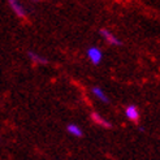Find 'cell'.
I'll return each mask as SVG.
<instances>
[{"label": "cell", "instance_id": "2", "mask_svg": "<svg viewBox=\"0 0 160 160\" xmlns=\"http://www.w3.org/2000/svg\"><path fill=\"white\" fill-rule=\"evenodd\" d=\"M100 34L103 35V38H104L109 44H113V46H120V44H121V41H120V39H117V37L113 35V34H112L111 31L107 30V29H100Z\"/></svg>", "mask_w": 160, "mask_h": 160}, {"label": "cell", "instance_id": "1", "mask_svg": "<svg viewBox=\"0 0 160 160\" xmlns=\"http://www.w3.org/2000/svg\"><path fill=\"white\" fill-rule=\"evenodd\" d=\"M87 58L90 59V61L94 64V65H98V64H100L102 59H103V53L99 48H97V47H91V48L87 50Z\"/></svg>", "mask_w": 160, "mask_h": 160}, {"label": "cell", "instance_id": "8", "mask_svg": "<svg viewBox=\"0 0 160 160\" xmlns=\"http://www.w3.org/2000/svg\"><path fill=\"white\" fill-rule=\"evenodd\" d=\"M92 94L95 95V97H97L98 99H100L102 102H108V98H107V95L104 94V92H103V90L100 89V87H94V89H92Z\"/></svg>", "mask_w": 160, "mask_h": 160}, {"label": "cell", "instance_id": "4", "mask_svg": "<svg viewBox=\"0 0 160 160\" xmlns=\"http://www.w3.org/2000/svg\"><path fill=\"white\" fill-rule=\"evenodd\" d=\"M125 115H126L128 118L130 120V121L137 122L138 118H139V111L135 106H129V107H126V109H125Z\"/></svg>", "mask_w": 160, "mask_h": 160}, {"label": "cell", "instance_id": "6", "mask_svg": "<svg viewBox=\"0 0 160 160\" xmlns=\"http://www.w3.org/2000/svg\"><path fill=\"white\" fill-rule=\"evenodd\" d=\"M68 132L72 134V135H74V137H78V138H81L82 135H83V132H82V129L79 128L78 125H76V124H70V125H68Z\"/></svg>", "mask_w": 160, "mask_h": 160}, {"label": "cell", "instance_id": "5", "mask_svg": "<svg viewBox=\"0 0 160 160\" xmlns=\"http://www.w3.org/2000/svg\"><path fill=\"white\" fill-rule=\"evenodd\" d=\"M91 118H92V121L95 124H98V125H100L103 128H107V129H111V128H112V124L109 121H107V120L103 117V116H100L99 113H97V112L91 113Z\"/></svg>", "mask_w": 160, "mask_h": 160}, {"label": "cell", "instance_id": "3", "mask_svg": "<svg viewBox=\"0 0 160 160\" xmlns=\"http://www.w3.org/2000/svg\"><path fill=\"white\" fill-rule=\"evenodd\" d=\"M9 5H11V8L13 9V12L18 16L20 18H22V20H26V11H25V8L22 7V4H20V3H17V2H9Z\"/></svg>", "mask_w": 160, "mask_h": 160}, {"label": "cell", "instance_id": "7", "mask_svg": "<svg viewBox=\"0 0 160 160\" xmlns=\"http://www.w3.org/2000/svg\"><path fill=\"white\" fill-rule=\"evenodd\" d=\"M29 58L33 60L35 64H47L48 61H47L43 56H41V55H38V53H35V52H29Z\"/></svg>", "mask_w": 160, "mask_h": 160}]
</instances>
